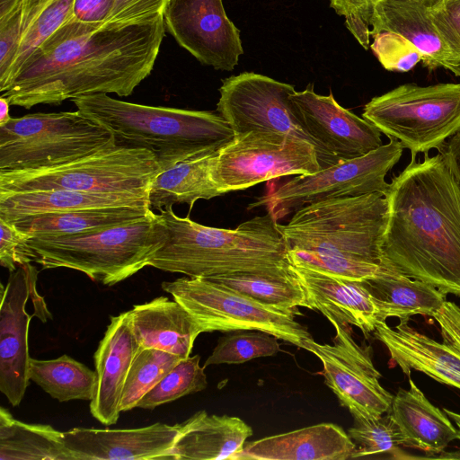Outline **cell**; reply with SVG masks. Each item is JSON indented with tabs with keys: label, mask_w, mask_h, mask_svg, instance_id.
I'll return each instance as SVG.
<instances>
[{
	"label": "cell",
	"mask_w": 460,
	"mask_h": 460,
	"mask_svg": "<svg viewBox=\"0 0 460 460\" xmlns=\"http://www.w3.org/2000/svg\"><path fill=\"white\" fill-rule=\"evenodd\" d=\"M164 34L163 16L128 23L73 17L31 54L1 95L28 110L96 93L129 96L151 74Z\"/></svg>",
	"instance_id": "obj_1"
},
{
	"label": "cell",
	"mask_w": 460,
	"mask_h": 460,
	"mask_svg": "<svg viewBox=\"0 0 460 460\" xmlns=\"http://www.w3.org/2000/svg\"><path fill=\"white\" fill-rule=\"evenodd\" d=\"M382 265L460 296V183L439 153L389 183Z\"/></svg>",
	"instance_id": "obj_2"
},
{
	"label": "cell",
	"mask_w": 460,
	"mask_h": 460,
	"mask_svg": "<svg viewBox=\"0 0 460 460\" xmlns=\"http://www.w3.org/2000/svg\"><path fill=\"white\" fill-rule=\"evenodd\" d=\"M168 237L149 266L190 278L236 272H284L290 270L277 220L268 212L234 229L208 226L176 215L172 206L160 211Z\"/></svg>",
	"instance_id": "obj_3"
},
{
	"label": "cell",
	"mask_w": 460,
	"mask_h": 460,
	"mask_svg": "<svg viewBox=\"0 0 460 460\" xmlns=\"http://www.w3.org/2000/svg\"><path fill=\"white\" fill-rule=\"evenodd\" d=\"M77 111L108 129L117 144L151 151L160 172L215 153L234 133L217 113L133 103L96 93L73 99Z\"/></svg>",
	"instance_id": "obj_4"
},
{
	"label": "cell",
	"mask_w": 460,
	"mask_h": 460,
	"mask_svg": "<svg viewBox=\"0 0 460 460\" xmlns=\"http://www.w3.org/2000/svg\"><path fill=\"white\" fill-rule=\"evenodd\" d=\"M167 237L164 222L152 211L139 220L88 234L31 237L27 244L33 261L44 270L71 269L112 286L149 266Z\"/></svg>",
	"instance_id": "obj_5"
},
{
	"label": "cell",
	"mask_w": 460,
	"mask_h": 460,
	"mask_svg": "<svg viewBox=\"0 0 460 460\" xmlns=\"http://www.w3.org/2000/svg\"><path fill=\"white\" fill-rule=\"evenodd\" d=\"M386 197L369 193L306 204L277 227L287 252H305L382 265Z\"/></svg>",
	"instance_id": "obj_6"
},
{
	"label": "cell",
	"mask_w": 460,
	"mask_h": 460,
	"mask_svg": "<svg viewBox=\"0 0 460 460\" xmlns=\"http://www.w3.org/2000/svg\"><path fill=\"white\" fill-rule=\"evenodd\" d=\"M160 172L155 155L114 142L76 159L35 169L0 171V192L62 189L148 197Z\"/></svg>",
	"instance_id": "obj_7"
},
{
	"label": "cell",
	"mask_w": 460,
	"mask_h": 460,
	"mask_svg": "<svg viewBox=\"0 0 460 460\" xmlns=\"http://www.w3.org/2000/svg\"><path fill=\"white\" fill-rule=\"evenodd\" d=\"M362 118L411 152L439 149L460 131V84L400 85L374 97Z\"/></svg>",
	"instance_id": "obj_8"
},
{
	"label": "cell",
	"mask_w": 460,
	"mask_h": 460,
	"mask_svg": "<svg viewBox=\"0 0 460 460\" xmlns=\"http://www.w3.org/2000/svg\"><path fill=\"white\" fill-rule=\"evenodd\" d=\"M116 142L79 111L30 113L0 126V171L66 163Z\"/></svg>",
	"instance_id": "obj_9"
},
{
	"label": "cell",
	"mask_w": 460,
	"mask_h": 460,
	"mask_svg": "<svg viewBox=\"0 0 460 460\" xmlns=\"http://www.w3.org/2000/svg\"><path fill=\"white\" fill-rule=\"evenodd\" d=\"M161 287L191 314L201 332L261 331L302 349L312 337L295 320L302 314L297 308L267 305L204 278H179Z\"/></svg>",
	"instance_id": "obj_10"
},
{
	"label": "cell",
	"mask_w": 460,
	"mask_h": 460,
	"mask_svg": "<svg viewBox=\"0 0 460 460\" xmlns=\"http://www.w3.org/2000/svg\"><path fill=\"white\" fill-rule=\"evenodd\" d=\"M321 170L315 147L289 134L252 131L214 153L211 177L225 193L243 190L275 178Z\"/></svg>",
	"instance_id": "obj_11"
},
{
	"label": "cell",
	"mask_w": 460,
	"mask_h": 460,
	"mask_svg": "<svg viewBox=\"0 0 460 460\" xmlns=\"http://www.w3.org/2000/svg\"><path fill=\"white\" fill-rule=\"evenodd\" d=\"M402 145L390 139L372 152L353 159L341 160L325 169L307 175H296L269 191L250 208L265 205L278 220L297 208L319 200L356 197L369 193L386 195L387 172L398 163Z\"/></svg>",
	"instance_id": "obj_12"
},
{
	"label": "cell",
	"mask_w": 460,
	"mask_h": 460,
	"mask_svg": "<svg viewBox=\"0 0 460 460\" xmlns=\"http://www.w3.org/2000/svg\"><path fill=\"white\" fill-rule=\"evenodd\" d=\"M328 320L336 331L332 344L318 343L312 337L305 342V349L323 364L320 374L325 385L353 419L386 413L394 396L379 383L381 374L373 364L371 347L355 341L350 324L332 317Z\"/></svg>",
	"instance_id": "obj_13"
},
{
	"label": "cell",
	"mask_w": 460,
	"mask_h": 460,
	"mask_svg": "<svg viewBox=\"0 0 460 460\" xmlns=\"http://www.w3.org/2000/svg\"><path fill=\"white\" fill-rule=\"evenodd\" d=\"M37 269L27 263L10 272L1 286L0 391L18 406L30 385L28 333L31 317L46 322L51 314L36 288Z\"/></svg>",
	"instance_id": "obj_14"
},
{
	"label": "cell",
	"mask_w": 460,
	"mask_h": 460,
	"mask_svg": "<svg viewBox=\"0 0 460 460\" xmlns=\"http://www.w3.org/2000/svg\"><path fill=\"white\" fill-rule=\"evenodd\" d=\"M295 92L292 84L243 72L223 80L217 111L234 137L252 131L276 132L305 139L314 146L294 110L290 96Z\"/></svg>",
	"instance_id": "obj_15"
},
{
	"label": "cell",
	"mask_w": 460,
	"mask_h": 460,
	"mask_svg": "<svg viewBox=\"0 0 460 460\" xmlns=\"http://www.w3.org/2000/svg\"><path fill=\"white\" fill-rule=\"evenodd\" d=\"M290 98L299 121L314 144L321 170L383 146L380 130L341 106L332 92L320 95L310 84Z\"/></svg>",
	"instance_id": "obj_16"
},
{
	"label": "cell",
	"mask_w": 460,
	"mask_h": 460,
	"mask_svg": "<svg viewBox=\"0 0 460 460\" xmlns=\"http://www.w3.org/2000/svg\"><path fill=\"white\" fill-rule=\"evenodd\" d=\"M163 18L165 31L202 65L232 71L243 54L222 0H169Z\"/></svg>",
	"instance_id": "obj_17"
},
{
	"label": "cell",
	"mask_w": 460,
	"mask_h": 460,
	"mask_svg": "<svg viewBox=\"0 0 460 460\" xmlns=\"http://www.w3.org/2000/svg\"><path fill=\"white\" fill-rule=\"evenodd\" d=\"M181 423L137 429L74 428L63 432L70 460H172Z\"/></svg>",
	"instance_id": "obj_18"
},
{
	"label": "cell",
	"mask_w": 460,
	"mask_h": 460,
	"mask_svg": "<svg viewBox=\"0 0 460 460\" xmlns=\"http://www.w3.org/2000/svg\"><path fill=\"white\" fill-rule=\"evenodd\" d=\"M138 348L128 311L111 316L94 353L97 385L90 401L92 416L105 426L119 417L124 384Z\"/></svg>",
	"instance_id": "obj_19"
},
{
	"label": "cell",
	"mask_w": 460,
	"mask_h": 460,
	"mask_svg": "<svg viewBox=\"0 0 460 460\" xmlns=\"http://www.w3.org/2000/svg\"><path fill=\"white\" fill-rule=\"evenodd\" d=\"M373 332L405 375L416 370L460 389V352L453 347L429 338L406 320H400L394 328L386 322H378Z\"/></svg>",
	"instance_id": "obj_20"
},
{
	"label": "cell",
	"mask_w": 460,
	"mask_h": 460,
	"mask_svg": "<svg viewBox=\"0 0 460 460\" xmlns=\"http://www.w3.org/2000/svg\"><path fill=\"white\" fill-rule=\"evenodd\" d=\"M290 269L303 286L311 310L320 311L327 319L356 325L366 337L379 322L376 303L362 281L338 278L290 263Z\"/></svg>",
	"instance_id": "obj_21"
},
{
	"label": "cell",
	"mask_w": 460,
	"mask_h": 460,
	"mask_svg": "<svg viewBox=\"0 0 460 460\" xmlns=\"http://www.w3.org/2000/svg\"><path fill=\"white\" fill-rule=\"evenodd\" d=\"M356 445L333 423H320L245 442L232 460H346Z\"/></svg>",
	"instance_id": "obj_22"
},
{
	"label": "cell",
	"mask_w": 460,
	"mask_h": 460,
	"mask_svg": "<svg viewBox=\"0 0 460 460\" xmlns=\"http://www.w3.org/2000/svg\"><path fill=\"white\" fill-rule=\"evenodd\" d=\"M128 313L139 348L157 349L186 358L202 333L191 314L166 296L136 305Z\"/></svg>",
	"instance_id": "obj_23"
},
{
	"label": "cell",
	"mask_w": 460,
	"mask_h": 460,
	"mask_svg": "<svg viewBox=\"0 0 460 460\" xmlns=\"http://www.w3.org/2000/svg\"><path fill=\"white\" fill-rule=\"evenodd\" d=\"M410 387L399 389L388 413L396 423L403 446L429 455L441 454L450 442L458 439L457 429L449 417L434 406L409 378Z\"/></svg>",
	"instance_id": "obj_24"
},
{
	"label": "cell",
	"mask_w": 460,
	"mask_h": 460,
	"mask_svg": "<svg viewBox=\"0 0 460 460\" xmlns=\"http://www.w3.org/2000/svg\"><path fill=\"white\" fill-rule=\"evenodd\" d=\"M252 435V428L238 417L199 411L181 423L172 460H232Z\"/></svg>",
	"instance_id": "obj_25"
},
{
	"label": "cell",
	"mask_w": 460,
	"mask_h": 460,
	"mask_svg": "<svg viewBox=\"0 0 460 460\" xmlns=\"http://www.w3.org/2000/svg\"><path fill=\"white\" fill-rule=\"evenodd\" d=\"M390 31L406 39L422 56L429 69L443 66L452 59L447 44L438 31L430 10L410 0H382L375 7L370 37Z\"/></svg>",
	"instance_id": "obj_26"
},
{
	"label": "cell",
	"mask_w": 460,
	"mask_h": 460,
	"mask_svg": "<svg viewBox=\"0 0 460 460\" xmlns=\"http://www.w3.org/2000/svg\"><path fill=\"white\" fill-rule=\"evenodd\" d=\"M147 204V196L133 193L85 192L62 189L0 192V217L13 222L37 214Z\"/></svg>",
	"instance_id": "obj_27"
},
{
	"label": "cell",
	"mask_w": 460,
	"mask_h": 460,
	"mask_svg": "<svg viewBox=\"0 0 460 460\" xmlns=\"http://www.w3.org/2000/svg\"><path fill=\"white\" fill-rule=\"evenodd\" d=\"M362 282L376 303L379 322L389 317L409 321L415 314L432 316L446 301V295L432 285L390 268Z\"/></svg>",
	"instance_id": "obj_28"
},
{
	"label": "cell",
	"mask_w": 460,
	"mask_h": 460,
	"mask_svg": "<svg viewBox=\"0 0 460 460\" xmlns=\"http://www.w3.org/2000/svg\"><path fill=\"white\" fill-rule=\"evenodd\" d=\"M150 206L76 209L29 216L12 223L31 237H58L96 232L147 217Z\"/></svg>",
	"instance_id": "obj_29"
},
{
	"label": "cell",
	"mask_w": 460,
	"mask_h": 460,
	"mask_svg": "<svg viewBox=\"0 0 460 460\" xmlns=\"http://www.w3.org/2000/svg\"><path fill=\"white\" fill-rule=\"evenodd\" d=\"M213 155H199L159 172L148 191L151 209L160 212L176 203H185L191 208L199 199L221 196L211 177Z\"/></svg>",
	"instance_id": "obj_30"
},
{
	"label": "cell",
	"mask_w": 460,
	"mask_h": 460,
	"mask_svg": "<svg viewBox=\"0 0 460 460\" xmlns=\"http://www.w3.org/2000/svg\"><path fill=\"white\" fill-rule=\"evenodd\" d=\"M0 460H70L63 432L47 424L14 419L0 408Z\"/></svg>",
	"instance_id": "obj_31"
},
{
	"label": "cell",
	"mask_w": 460,
	"mask_h": 460,
	"mask_svg": "<svg viewBox=\"0 0 460 460\" xmlns=\"http://www.w3.org/2000/svg\"><path fill=\"white\" fill-rule=\"evenodd\" d=\"M261 304L279 309L309 308L306 293L295 273L236 272L207 278Z\"/></svg>",
	"instance_id": "obj_32"
},
{
	"label": "cell",
	"mask_w": 460,
	"mask_h": 460,
	"mask_svg": "<svg viewBox=\"0 0 460 460\" xmlns=\"http://www.w3.org/2000/svg\"><path fill=\"white\" fill-rule=\"evenodd\" d=\"M29 378L60 402L91 401L97 385L96 371L67 355L54 359L31 358Z\"/></svg>",
	"instance_id": "obj_33"
},
{
	"label": "cell",
	"mask_w": 460,
	"mask_h": 460,
	"mask_svg": "<svg viewBox=\"0 0 460 460\" xmlns=\"http://www.w3.org/2000/svg\"><path fill=\"white\" fill-rule=\"evenodd\" d=\"M181 359L157 349L138 348L124 384L120 411L136 408L141 398Z\"/></svg>",
	"instance_id": "obj_34"
},
{
	"label": "cell",
	"mask_w": 460,
	"mask_h": 460,
	"mask_svg": "<svg viewBox=\"0 0 460 460\" xmlns=\"http://www.w3.org/2000/svg\"><path fill=\"white\" fill-rule=\"evenodd\" d=\"M200 356L181 359L138 402L137 407L154 410L185 395L204 390L208 385L205 367L199 365Z\"/></svg>",
	"instance_id": "obj_35"
},
{
	"label": "cell",
	"mask_w": 460,
	"mask_h": 460,
	"mask_svg": "<svg viewBox=\"0 0 460 460\" xmlns=\"http://www.w3.org/2000/svg\"><path fill=\"white\" fill-rule=\"evenodd\" d=\"M278 340L274 335L261 331L232 332L218 340L203 367L240 364L257 358L273 356L280 350Z\"/></svg>",
	"instance_id": "obj_36"
},
{
	"label": "cell",
	"mask_w": 460,
	"mask_h": 460,
	"mask_svg": "<svg viewBox=\"0 0 460 460\" xmlns=\"http://www.w3.org/2000/svg\"><path fill=\"white\" fill-rule=\"evenodd\" d=\"M75 0H49L22 37L8 79L0 93L5 91L31 54L62 25L74 17Z\"/></svg>",
	"instance_id": "obj_37"
},
{
	"label": "cell",
	"mask_w": 460,
	"mask_h": 460,
	"mask_svg": "<svg viewBox=\"0 0 460 460\" xmlns=\"http://www.w3.org/2000/svg\"><path fill=\"white\" fill-rule=\"evenodd\" d=\"M348 435L356 445L352 458L394 453L403 440L400 430L387 413L371 418H354Z\"/></svg>",
	"instance_id": "obj_38"
},
{
	"label": "cell",
	"mask_w": 460,
	"mask_h": 460,
	"mask_svg": "<svg viewBox=\"0 0 460 460\" xmlns=\"http://www.w3.org/2000/svg\"><path fill=\"white\" fill-rule=\"evenodd\" d=\"M291 264L305 267L331 276L362 281L389 269L348 259L334 258L305 252H287Z\"/></svg>",
	"instance_id": "obj_39"
},
{
	"label": "cell",
	"mask_w": 460,
	"mask_h": 460,
	"mask_svg": "<svg viewBox=\"0 0 460 460\" xmlns=\"http://www.w3.org/2000/svg\"><path fill=\"white\" fill-rule=\"evenodd\" d=\"M372 38L370 48L387 70L407 72L422 60L418 49L399 34L382 31Z\"/></svg>",
	"instance_id": "obj_40"
},
{
	"label": "cell",
	"mask_w": 460,
	"mask_h": 460,
	"mask_svg": "<svg viewBox=\"0 0 460 460\" xmlns=\"http://www.w3.org/2000/svg\"><path fill=\"white\" fill-rule=\"evenodd\" d=\"M382 0H330L331 7L345 18L348 30L365 49L369 48L370 23L376 5Z\"/></svg>",
	"instance_id": "obj_41"
},
{
	"label": "cell",
	"mask_w": 460,
	"mask_h": 460,
	"mask_svg": "<svg viewBox=\"0 0 460 460\" xmlns=\"http://www.w3.org/2000/svg\"><path fill=\"white\" fill-rule=\"evenodd\" d=\"M0 264L9 272L33 261V252L27 244L31 236L20 231L12 222L0 217Z\"/></svg>",
	"instance_id": "obj_42"
},
{
	"label": "cell",
	"mask_w": 460,
	"mask_h": 460,
	"mask_svg": "<svg viewBox=\"0 0 460 460\" xmlns=\"http://www.w3.org/2000/svg\"><path fill=\"white\" fill-rule=\"evenodd\" d=\"M430 15L450 50L451 60H460V0H446L440 7L430 10Z\"/></svg>",
	"instance_id": "obj_43"
},
{
	"label": "cell",
	"mask_w": 460,
	"mask_h": 460,
	"mask_svg": "<svg viewBox=\"0 0 460 460\" xmlns=\"http://www.w3.org/2000/svg\"><path fill=\"white\" fill-rule=\"evenodd\" d=\"M169 0H116L108 22H139L163 16Z\"/></svg>",
	"instance_id": "obj_44"
},
{
	"label": "cell",
	"mask_w": 460,
	"mask_h": 460,
	"mask_svg": "<svg viewBox=\"0 0 460 460\" xmlns=\"http://www.w3.org/2000/svg\"><path fill=\"white\" fill-rule=\"evenodd\" d=\"M438 323L442 342L460 352V307L450 301H445L442 306L431 316Z\"/></svg>",
	"instance_id": "obj_45"
},
{
	"label": "cell",
	"mask_w": 460,
	"mask_h": 460,
	"mask_svg": "<svg viewBox=\"0 0 460 460\" xmlns=\"http://www.w3.org/2000/svg\"><path fill=\"white\" fill-rule=\"evenodd\" d=\"M116 0H75L74 17L81 22L105 23L108 22Z\"/></svg>",
	"instance_id": "obj_46"
},
{
	"label": "cell",
	"mask_w": 460,
	"mask_h": 460,
	"mask_svg": "<svg viewBox=\"0 0 460 460\" xmlns=\"http://www.w3.org/2000/svg\"><path fill=\"white\" fill-rule=\"evenodd\" d=\"M439 153L460 183V131L446 141Z\"/></svg>",
	"instance_id": "obj_47"
},
{
	"label": "cell",
	"mask_w": 460,
	"mask_h": 460,
	"mask_svg": "<svg viewBox=\"0 0 460 460\" xmlns=\"http://www.w3.org/2000/svg\"><path fill=\"white\" fill-rule=\"evenodd\" d=\"M10 102L7 98L0 96V126L8 122L12 117L9 113Z\"/></svg>",
	"instance_id": "obj_48"
},
{
	"label": "cell",
	"mask_w": 460,
	"mask_h": 460,
	"mask_svg": "<svg viewBox=\"0 0 460 460\" xmlns=\"http://www.w3.org/2000/svg\"><path fill=\"white\" fill-rule=\"evenodd\" d=\"M411 2L417 3L429 10H435L440 7L446 0H410Z\"/></svg>",
	"instance_id": "obj_49"
},
{
	"label": "cell",
	"mask_w": 460,
	"mask_h": 460,
	"mask_svg": "<svg viewBox=\"0 0 460 460\" xmlns=\"http://www.w3.org/2000/svg\"><path fill=\"white\" fill-rule=\"evenodd\" d=\"M442 67H445L453 72L456 75L460 76V60L447 61L443 64Z\"/></svg>",
	"instance_id": "obj_50"
},
{
	"label": "cell",
	"mask_w": 460,
	"mask_h": 460,
	"mask_svg": "<svg viewBox=\"0 0 460 460\" xmlns=\"http://www.w3.org/2000/svg\"><path fill=\"white\" fill-rule=\"evenodd\" d=\"M444 411L456 425L458 431V439L460 440V414L447 409H444Z\"/></svg>",
	"instance_id": "obj_51"
}]
</instances>
